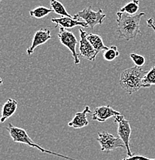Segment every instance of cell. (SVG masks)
Masks as SVG:
<instances>
[{"label": "cell", "mask_w": 155, "mask_h": 160, "mask_svg": "<svg viewBox=\"0 0 155 160\" xmlns=\"http://www.w3.org/2000/svg\"><path fill=\"white\" fill-rule=\"evenodd\" d=\"M155 85V66L147 72L142 80V88H150Z\"/></svg>", "instance_id": "ac0fdd59"}, {"label": "cell", "mask_w": 155, "mask_h": 160, "mask_svg": "<svg viewBox=\"0 0 155 160\" xmlns=\"http://www.w3.org/2000/svg\"><path fill=\"white\" fill-rule=\"evenodd\" d=\"M121 115V112L111 108L110 106H102L96 107L92 114V119L99 122H104L111 117Z\"/></svg>", "instance_id": "9c48e42d"}, {"label": "cell", "mask_w": 155, "mask_h": 160, "mask_svg": "<svg viewBox=\"0 0 155 160\" xmlns=\"http://www.w3.org/2000/svg\"><path fill=\"white\" fill-rule=\"evenodd\" d=\"M0 1H1V0H0Z\"/></svg>", "instance_id": "cb8c5ba5"}, {"label": "cell", "mask_w": 155, "mask_h": 160, "mask_svg": "<svg viewBox=\"0 0 155 160\" xmlns=\"http://www.w3.org/2000/svg\"><path fill=\"white\" fill-rule=\"evenodd\" d=\"M130 57L133 60L135 66H137V67H142L145 64V58L144 56H141V55L136 54V53H131Z\"/></svg>", "instance_id": "ffe728a7"}, {"label": "cell", "mask_w": 155, "mask_h": 160, "mask_svg": "<svg viewBox=\"0 0 155 160\" xmlns=\"http://www.w3.org/2000/svg\"><path fill=\"white\" fill-rule=\"evenodd\" d=\"M122 160H155V159H151V158L145 157L144 156H138V155H133L131 156L124 158Z\"/></svg>", "instance_id": "44dd1931"}, {"label": "cell", "mask_w": 155, "mask_h": 160, "mask_svg": "<svg viewBox=\"0 0 155 160\" xmlns=\"http://www.w3.org/2000/svg\"><path fill=\"white\" fill-rule=\"evenodd\" d=\"M58 38L59 41L62 43V45L67 47L70 51L72 52V56L74 59L75 65L80 64V55L76 52V46L77 45L78 42L76 36L72 32L68 31V30L63 29L62 27H59V31L58 33Z\"/></svg>", "instance_id": "52a82bcc"}, {"label": "cell", "mask_w": 155, "mask_h": 160, "mask_svg": "<svg viewBox=\"0 0 155 160\" xmlns=\"http://www.w3.org/2000/svg\"><path fill=\"white\" fill-rule=\"evenodd\" d=\"M80 46H79V51H80V56H82L84 59H88L89 61L94 62L96 60V57L97 56V53L93 49L92 45L86 39V35L87 33L81 29H80Z\"/></svg>", "instance_id": "ba28073f"}, {"label": "cell", "mask_w": 155, "mask_h": 160, "mask_svg": "<svg viewBox=\"0 0 155 160\" xmlns=\"http://www.w3.org/2000/svg\"><path fill=\"white\" fill-rule=\"evenodd\" d=\"M120 56V52L116 46H111L108 49L103 51V59L106 61L111 62Z\"/></svg>", "instance_id": "d6986e66"}, {"label": "cell", "mask_w": 155, "mask_h": 160, "mask_svg": "<svg viewBox=\"0 0 155 160\" xmlns=\"http://www.w3.org/2000/svg\"><path fill=\"white\" fill-rule=\"evenodd\" d=\"M53 12V10L52 9H48L44 6H38V7L35 8L34 9L30 10L29 15L32 17H34L36 19H41V18L45 17Z\"/></svg>", "instance_id": "e0dca14e"}, {"label": "cell", "mask_w": 155, "mask_h": 160, "mask_svg": "<svg viewBox=\"0 0 155 160\" xmlns=\"http://www.w3.org/2000/svg\"><path fill=\"white\" fill-rule=\"evenodd\" d=\"M50 5L52 9L56 14L60 15L63 17H73V16L69 14V12L65 9L64 6L58 0H50Z\"/></svg>", "instance_id": "9a60e30c"}, {"label": "cell", "mask_w": 155, "mask_h": 160, "mask_svg": "<svg viewBox=\"0 0 155 160\" xmlns=\"http://www.w3.org/2000/svg\"><path fill=\"white\" fill-rule=\"evenodd\" d=\"M3 79H2L1 78H0V86H1L2 85H3Z\"/></svg>", "instance_id": "603a6c76"}, {"label": "cell", "mask_w": 155, "mask_h": 160, "mask_svg": "<svg viewBox=\"0 0 155 160\" xmlns=\"http://www.w3.org/2000/svg\"><path fill=\"white\" fill-rule=\"evenodd\" d=\"M6 129L9 132V135H10V137L12 138V139H13V141L14 142L23 143V144L28 145V146H30L32 148H36V149H39V151L43 153H48V154L53 155V156L63 158V159H66L67 160H78L76 159H73V158L69 157V156H64V155L59 154V153H56L55 152L50 151V150L44 149V148H43L41 146H39V145L35 143L32 140L29 135H28V133L26 132V130L21 129V128L16 127V126H14L13 125H12L11 123H9V126L6 127Z\"/></svg>", "instance_id": "3957f363"}, {"label": "cell", "mask_w": 155, "mask_h": 160, "mask_svg": "<svg viewBox=\"0 0 155 160\" xmlns=\"http://www.w3.org/2000/svg\"><path fill=\"white\" fill-rule=\"evenodd\" d=\"M147 26L149 28H151L155 32V24H154V21L153 19V18H150L147 20Z\"/></svg>", "instance_id": "7402d4cb"}, {"label": "cell", "mask_w": 155, "mask_h": 160, "mask_svg": "<svg viewBox=\"0 0 155 160\" xmlns=\"http://www.w3.org/2000/svg\"><path fill=\"white\" fill-rule=\"evenodd\" d=\"M52 22L55 23V27H62L63 29H71L75 26H81L83 28L89 27L85 22L78 21L73 17H61V18H52Z\"/></svg>", "instance_id": "8fae6325"}, {"label": "cell", "mask_w": 155, "mask_h": 160, "mask_svg": "<svg viewBox=\"0 0 155 160\" xmlns=\"http://www.w3.org/2000/svg\"><path fill=\"white\" fill-rule=\"evenodd\" d=\"M73 18L78 21H80V19L83 20V22H85L88 25L90 29L93 30L96 25L103 24L106 18V14L103 13L101 9L96 12L92 10L90 6V7L85 8L82 11L78 12L77 14L75 15Z\"/></svg>", "instance_id": "277c9868"}, {"label": "cell", "mask_w": 155, "mask_h": 160, "mask_svg": "<svg viewBox=\"0 0 155 160\" xmlns=\"http://www.w3.org/2000/svg\"><path fill=\"white\" fill-rule=\"evenodd\" d=\"M147 72L141 67L136 66L124 70L119 81L121 89L129 95L139 91L142 88V80Z\"/></svg>", "instance_id": "7a4b0ae2"}, {"label": "cell", "mask_w": 155, "mask_h": 160, "mask_svg": "<svg viewBox=\"0 0 155 160\" xmlns=\"http://www.w3.org/2000/svg\"><path fill=\"white\" fill-rule=\"evenodd\" d=\"M18 107V102L16 100L9 99L3 105L2 109V115L0 118V122L3 123L9 118H10L15 112Z\"/></svg>", "instance_id": "4fadbf2b"}, {"label": "cell", "mask_w": 155, "mask_h": 160, "mask_svg": "<svg viewBox=\"0 0 155 160\" xmlns=\"http://www.w3.org/2000/svg\"><path fill=\"white\" fill-rule=\"evenodd\" d=\"M144 16V12L137 13L134 16H131L120 11L117 12L116 22L119 38H123L127 41H129L134 39L137 35L142 34L140 29V22L141 18Z\"/></svg>", "instance_id": "6da1fadb"}, {"label": "cell", "mask_w": 155, "mask_h": 160, "mask_svg": "<svg viewBox=\"0 0 155 160\" xmlns=\"http://www.w3.org/2000/svg\"><path fill=\"white\" fill-rule=\"evenodd\" d=\"M139 9V0H132L131 2L126 4L124 7H122L120 12L124 13H127L131 16L136 15Z\"/></svg>", "instance_id": "2e32d148"}, {"label": "cell", "mask_w": 155, "mask_h": 160, "mask_svg": "<svg viewBox=\"0 0 155 160\" xmlns=\"http://www.w3.org/2000/svg\"><path fill=\"white\" fill-rule=\"evenodd\" d=\"M114 122L118 125L117 134L119 138L123 141L126 146L127 152L128 156H131L134 155L131 151V146H130V138L131 134V128L130 125V122L125 119L124 116L119 115L114 117Z\"/></svg>", "instance_id": "8992f818"}, {"label": "cell", "mask_w": 155, "mask_h": 160, "mask_svg": "<svg viewBox=\"0 0 155 160\" xmlns=\"http://www.w3.org/2000/svg\"><path fill=\"white\" fill-rule=\"evenodd\" d=\"M86 39L90 42L93 49L96 52V53H99L101 51H105L108 49L104 44H103V41L101 38V36L96 34H93V33H87L86 35Z\"/></svg>", "instance_id": "5bb4252c"}, {"label": "cell", "mask_w": 155, "mask_h": 160, "mask_svg": "<svg viewBox=\"0 0 155 160\" xmlns=\"http://www.w3.org/2000/svg\"><path fill=\"white\" fill-rule=\"evenodd\" d=\"M97 141L101 145V151L106 152V153L114 151L118 148L126 149L124 143L119 137H115L114 135L106 132H98Z\"/></svg>", "instance_id": "5b68a950"}, {"label": "cell", "mask_w": 155, "mask_h": 160, "mask_svg": "<svg viewBox=\"0 0 155 160\" xmlns=\"http://www.w3.org/2000/svg\"><path fill=\"white\" fill-rule=\"evenodd\" d=\"M87 113H91V110L89 106H86L82 112H79L75 114L73 119L68 123V126L76 129L87 126L89 125V122L86 119Z\"/></svg>", "instance_id": "7c38bea8"}, {"label": "cell", "mask_w": 155, "mask_h": 160, "mask_svg": "<svg viewBox=\"0 0 155 160\" xmlns=\"http://www.w3.org/2000/svg\"><path fill=\"white\" fill-rule=\"evenodd\" d=\"M51 34L50 31L46 28H41L40 29L36 31L35 33L34 36H33V42H32V46L26 49V52H27L28 56H31L34 50L36 47L45 44L48 40L51 39Z\"/></svg>", "instance_id": "30bf717a"}]
</instances>
